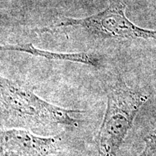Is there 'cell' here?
<instances>
[{
    "label": "cell",
    "instance_id": "1",
    "mask_svg": "<svg viewBox=\"0 0 156 156\" xmlns=\"http://www.w3.org/2000/svg\"><path fill=\"white\" fill-rule=\"evenodd\" d=\"M84 112L56 106L38 96L33 88L0 75V121L19 127L50 125L77 126L74 115Z\"/></svg>",
    "mask_w": 156,
    "mask_h": 156
},
{
    "label": "cell",
    "instance_id": "2",
    "mask_svg": "<svg viewBox=\"0 0 156 156\" xmlns=\"http://www.w3.org/2000/svg\"><path fill=\"white\" fill-rule=\"evenodd\" d=\"M147 100V95L129 89L124 84L109 89L98 140L99 156H117L136 114Z\"/></svg>",
    "mask_w": 156,
    "mask_h": 156
},
{
    "label": "cell",
    "instance_id": "3",
    "mask_svg": "<svg viewBox=\"0 0 156 156\" xmlns=\"http://www.w3.org/2000/svg\"><path fill=\"white\" fill-rule=\"evenodd\" d=\"M126 5L122 0H111L108 7L96 15L82 19L64 18L53 26L38 30V33H51L59 28L80 27L101 37L132 38H156V30L136 26L125 15Z\"/></svg>",
    "mask_w": 156,
    "mask_h": 156
},
{
    "label": "cell",
    "instance_id": "4",
    "mask_svg": "<svg viewBox=\"0 0 156 156\" xmlns=\"http://www.w3.org/2000/svg\"><path fill=\"white\" fill-rule=\"evenodd\" d=\"M63 134L36 135L20 128L0 129V156H51L62 151Z\"/></svg>",
    "mask_w": 156,
    "mask_h": 156
},
{
    "label": "cell",
    "instance_id": "5",
    "mask_svg": "<svg viewBox=\"0 0 156 156\" xmlns=\"http://www.w3.org/2000/svg\"><path fill=\"white\" fill-rule=\"evenodd\" d=\"M156 153V126L154 129L146 136L145 147L137 156H151Z\"/></svg>",
    "mask_w": 156,
    "mask_h": 156
},
{
    "label": "cell",
    "instance_id": "6",
    "mask_svg": "<svg viewBox=\"0 0 156 156\" xmlns=\"http://www.w3.org/2000/svg\"></svg>",
    "mask_w": 156,
    "mask_h": 156
}]
</instances>
